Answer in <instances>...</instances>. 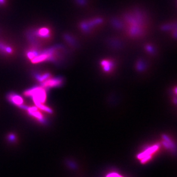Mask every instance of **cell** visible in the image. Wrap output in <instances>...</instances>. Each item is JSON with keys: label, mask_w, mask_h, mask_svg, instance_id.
Returning a JSON list of instances; mask_svg holds the SVG:
<instances>
[{"label": "cell", "mask_w": 177, "mask_h": 177, "mask_svg": "<svg viewBox=\"0 0 177 177\" xmlns=\"http://www.w3.org/2000/svg\"><path fill=\"white\" fill-rule=\"evenodd\" d=\"M101 65L103 66V69L105 71H109L112 68V63L111 61L108 60H103L101 62Z\"/></svg>", "instance_id": "7"}, {"label": "cell", "mask_w": 177, "mask_h": 177, "mask_svg": "<svg viewBox=\"0 0 177 177\" xmlns=\"http://www.w3.org/2000/svg\"><path fill=\"white\" fill-rule=\"evenodd\" d=\"M10 101L18 106H23L24 100L22 97L18 94H11L8 97Z\"/></svg>", "instance_id": "5"}, {"label": "cell", "mask_w": 177, "mask_h": 177, "mask_svg": "<svg viewBox=\"0 0 177 177\" xmlns=\"http://www.w3.org/2000/svg\"><path fill=\"white\" fill-rule=\"evenodd\" d=\"M46 94L45 88L42 86L33 88L24 92V95L31 97L35 104L44 103L46 100Z\"/></svg>", "instance_id": "1"}, {"label": "cell", "mask_w": 177, "mask_h": 177, "mask_svg": "<svg viewBox=\"0 0 177 177\" xmlns=\"http://www.w3.org/2000/svg\"><path fill=\"white\" fill-rule=\"evenodd\" d=\"M50 33V30L47 28H40L38 31V35L39 36L46 37L49 36Z\"/></svg>", "instance_id": "6"}, {"label": "cell", "mask_w": 177, "mask_h": 177, "mask_svg": "<svg viewBox=\"0 0 177 177\" xmlns=\"http://www.w3.org/2000/svg\"><path fill=\"white\" fill-rule=\"evenodd\" d=\"M52 56V54L51 52H45L39 55L36 54L35 57L31 59V61L33 63H35V64L42 62L51 58Z\"/></svg>", "instance_id": "4"}, {"label": "cell", "mask_w": 177, "mask_h": 177, "mask_svg": "<svg viewBox=\"0 0 177 177\" xmlns=\"http://www.w3.org/2000/svg\"><path fill=\"white\" fill-rule=\"evenodd\" d=\"M107 177H122L116 173H111L108 175Z\"/></svg>", "instance_id": "9"}, {"label": "cell", "mask_w": 177, "mask_h": 177, "mask_svg": "<svg viewBox=\"0 0 177 177\" xmlns=\"http://www.w3.org/2000/svg\"><path fill=\"white\" fill-rule=\"evenodd\" d=\"M63 83V79L61 78L49 77L46 79L45 80L42 82V87L44 88L59 87Z\"/></svg>", "instance_id": "2"}, {"label": "cell", "mask_w": 177, "mask_h": 177, "mask_svg": "<svg viewBox=\"0 0 177 177\" xmlns=\"http://www.w3.org/2000/svg\"><path fill=\"white\" fill-rule=\"evenodd\" d=\"M26 109L28 111L29 114L31 115L32 117H33L41 122L44 121V117L42 113L39 110L37 107H27Z\"/></svg>", "instance_id": "3"}, {"label": "cell", "mask_w": 177, "mask_h": 177, "mask_svg": "<svg viewBox=\"0 0 177 177\" xmlns=\"http://www.w3.org/2000/svg\"><path fill=\"white\" fill-rule=\"evenodd\" d=\"M36 106L37 107V108H39V109L42 110L44 111L45 112H48V113H51L52 111L51 109L49 108L48 107L46 106L45 105H44L42 103H36L35 104Z\"/></svg>", "instance_id": "8"}, {"label": "cell", "mask_w": 177, "mask_h": 177, "mask_svg": "<svg viewBox=\"0 0 177 177\" xmlns=\"http://www.w3.org/2000/svg\"><path fill=\"white\" fill-rule=\"evenodd\" d=\"M4 0H0V3H1V4L4 3Z\"/></svg>", "instance_id": "10"}]
</instances>
